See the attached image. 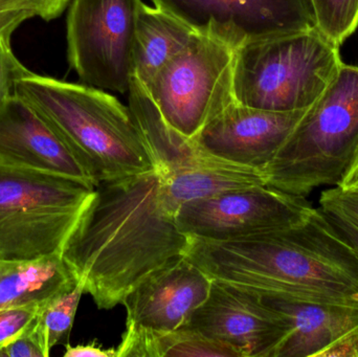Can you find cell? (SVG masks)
<instances>
[{
	"label": "cell",
	"instance_id": "obj_1",
	"mask_svg": "<svg viewBox=\"0 0 358 357\" xmlns=\"http://www.w3.org/2000/svg\"><path fill=\"white\" fill-rule=\"evenodd\" d=\"M163 176L150 171L101 182L62 258L100 309L122 304L147 276L185 256L191 237L179 230Z\"/></svg>",
	"mask_w": 358,
	"mask_h": 357
},
{
	"label": "cell",
	"instance_id": "obj_2",
	"mask_svg": "<svg viewBox=\"0 0 358 357\" xmlns=\"http://www.w3.org/2000/svg\"><path fill=\"white\" fill-rule=\"evenodd\" d=\"M185 257L212 280L307 303L358 307V253L321 209L239 240L191 238Z\"/></svg>",
	"mask_w": 358,
	"mask_h": 357
},
{
	"label": "cell",
	"instance_id": "obj_3",
	"mask_svg": "<svg viewBox=\"0 0 358 357\" xmlns=\"http://www.w3.org/2000/svg\"><path fill=\"white\" fill-rule=\"evenodd\" d=\"M15 94L29 103L63 138L96 187L155 169L129 107L105 90L27 69L16 82Z\"/></svg>",
	"mask_w": 358,
	"mask_h": 357
},
{
	"label": "cell",
	"instance_id": "obj_4",
	"mask_svg": "<svg viewBox=\"0 0 358 357\" xmlns=\"http://www.w3.org/2000/svg\"><path fill=\"white\" fill-rule=\"evenodd\" d=\"M357 146L358 66L343 63L263 168L266 186L304 197L321 187L338 186Z\"/></svg>",
	"mask_w": 358,
	"mask_h": 357
},
{
	"label": "cell",
	"instance_id": "obj_5",
	"mask_svg": "<svg viewBox=\"0 0 358 357\" xmlns=\"http://www.w3.org/2000/svg\"><path fill=\"white\" fill-rule=\"evenodd\" d=\"M342 64L340 48L317 27L245 44L236 50V102L278 112L306 110Z\"/></svg>",
	"mask_w": 358,
	"mask_h": 357
},
{
	"label": "cell",
	"instance_id": "obj_6",
	"mask_svg": "<svg viewBox=\"0 0 358 357\" xmlns=\"http://www.w3.org/2000/svg\"><path fill=\"white\" fill-rule=\"evenodd\" d=\"M94 191L75 178L0 165V262L62 255Z\"/></svg>",
	"mask_w": 358,
	"mask_h": 357
},
{
	"label": "cell",
	"instance_id": "obj_7",
	"mask_svg": "<svg viewBox=\"0 0 358 357\" xmlns=\"http://www.w3.org/2000/svg\"><path fill=\"white\" fill-rule=\"evenodd\" d=\"M235 54L231 46L196 34L146 88L164 119L179 133L195 138L236 102Z\"/></svg>",
	"mask_w": 358,
	"mask_h": 357
},
{
	"label": "cell",
	"instance_id": "obj_8",
	"mask_svg": "<svg viewBox=\"0 0 358 357\" xmlns=\"http://www.w3.org/2000/svg\"><path fill=\"white\" fill-rule=\"evenodd\" d=\"M142 2L71 0L66 22L67 57L82 83L105 92H129Z\"/></svg>",
	"mask_w": 358,
	"mask_h": 357
},
{
	"label": "cell",
	"instance_id": "obj_9",
	"mask_svg": "<svg viewBox=\"0 0 358 357\" xmlns=\"http://www.w3.org/2000/svg\"><path fill=\"white\" fill-rule=\"evenodd\" d=\"M304 196L256 186L183 203L179 230L199 240H239L296 226L315 211Z\"/></svg>",
	"mask_w": 358,
	"mask_h": 357
},
{
	"label": "cell",
	"instance_id": "obj_10",
	"mask_svg": "<svg viewBox=\"0 0 358 357\" xmlns=\"http://www.w3.org/2000/svg\"><path fill=\"white\" fill-rule=\"evenodd\" d=\"M155 6L234 50L317 29L313 0H151Z\"/></svg>",
	"mask_w": 358,
	"mask_h": 357
},
{
	"label": "cell",
	"instance_id": "obj_11",
	"mask_svg": "<svg viewBox=\"0 0 358 357\" xmlns=\"http://www.w3.org/2000/svg\"><path fill=\"white\" fill-rule=\"evenodd\" d=\"M183 327L233 348L240 357H273L290 331L287 319L255 291L217 280Z\"/></svg>",
	"mask_w": 358,
	"mask_h": 357
},
{
	"label": "cell",
	"instance_id": "obj_12",
	"mask_svg": "<svg viewBox=\"0 0 358 357\" xmlns=\"http://www.w3.org/2000/svg\"><path fill=\"white\" fill-rule=\"evenodd\" d=\"M304 112L263 110L235 102L206 124L192 140L210 156L262 171Z\"/></svg>",
	"mask_w": 358,
	"mask_h": 357
},
{
	"label": "cell",
	"instance_id": "obj_13",
	"mask_svg": "<svg viewBox=\"0 0 358 357\" xmlns=\"http://www.w3.org/2000/svg\"><path fill=\"white\" fill-rule=\"evenodd\" d=\"M212 279L179 256L147 276L122 304L126 309V329L168 333L185 324L208 299Z\"/></svg>",
	"mask_w": 358,
	"mask_h": 357
},
{
	"label": "cell",
	"instance_id": "obj_14",
	"mask_svg": "<svg viewBox=\"0 0 358 357\" xmlns=\"http://www.w3.org/2000/svg\"><path fill=\"white\" fill-rule=\"evenodd\" d=\"M0 165L66 176L96 188L63 138L17 94L0 106Z\"/></svg>",
	"mask_w": 358,
	"mask_h": 357
},
{
	"label": "cell",
	"instance_id": "obj_15",
	"mask_svg": "<svg viewBox=\"0 0 358 357\" xmlns=\"http://www.w3.org/2000/svg\"><path fill=\"white\" fill-rule=\"evenodd\" d=\"M257 295L290 324L289 333L273 357H322L328 348L358 326V307Z\"/></svg>",
	"mask_w": 358,
	"mask_h": 357
},
{
	"label": "cell",
	"instance_id": "obj_16",
	"mask_svg": "<svg viewBox=\"0 0 358 357\" xmlns=\"http://www.w3.org/2000/svg\"><path fill=\"white\" fill-rule=\"evenodd\" d=\"M128 94L129 109L161 173L200 167L217 159L202 152L192 138L169 125L149 94L136 79H132Z\"/></svg>",
	"mask_w": 358,
	"mask_h": 357
},
{
	"label": "cell",
	"instance_id": "obj_17",
	"mask_svg": "<svg viewBox=\"0 0 358 357\" xmlns=\"http://www.w3.org/2000/svg\"><path fill=\"white\" fill-rule=\"evenodd\" d=\"M173 15L142 2L132 52L134 78L148 87L159 71L196 36Z\"/></svg>",
	"mask_w": 358,
	"mask_h": 357
},
{
	"label": "cell",
	"instance_id": "obj_18",
	"mask_svg": "<svg viewBox=\"0 0 358 357\" xmlns=\"http://www.w3.org/2000/svg\"><path fill=\"white\" fill-rule=\"evenodd\" d=\"M62 255L25 262H0V312L42 305L78 284Z\"/></svg>",
	"mask_w": 358,
	"mask_h": 357
},
{
	"label": "cell",
	"instance_id": "obj_19",
	"mask_svg": "<svg viewBox=\"0 0 358 357\" xmlns=\"http://www.w3.org/2000/svg\"><path fill=\"white\" fill-rule=\"evenodd\" d=\"M161 174L166 201L176 214L183 203L189 201L266 184L261 170L221 159L192 169Z\"/></svg>",
	"mask_w": 358,
	"mask_h": 357
},
{
	"label": "cell",
	"instance_id": "obj_20",
	"mask_svg": "<svg viewBox=\"0 0 358 357\" xmlns=\"http://www.w3.org/2000/svg\"><path fill=\"white\" fill-rule=\"evenodd\" d=\"M115 350L117 357H240L233 348L183 326L168 333L126 329Z\"/></svg>",
	"mask_w": 358,
	"mask_h": 357
},
{
	"label": "cell",
	"instance_id": "obj_21",
	"mask_svg": "<svg viewBox=\"0 0 358 357\" xmlns=\"http://www.w3.org/2000/svg\"><path fill=\"white\" fill-rule=\"evenodd\" d=\"M83 293V284L78 282L73 289L58 293L40 306L36 324L48 354L54 346L69 337Z\"/></svg>",
	"mask_w": 358,
	"mask_h": 357
},
{
	"label": "cell",
	"instance_id": "obj_22",
	"mask_svg": "<svg viewBox=\"0 0 358 357\" xmlns=\"http://www.w3.org/2000/svg\"><path fill=\"white\" fill-rule=\"evenodd\" d=\"M317 29L340 48L358 27V0H313Z\"/></svg>",
	"mask_w": 358,
	"mask_h": 357
},
{
	"label": "cell",
	"instance_id": "obj_23",
	"mask_svg": "<svg viewBox=\"0 0 358 357\" xmlns=\"http://www.w3.org/2000/svg\"><path fill=\"white\" fill-rule=\"evenodd\" d=\"M320 209L330 219L358 234V189L331 187L322 193Z\"/></svg>",
	"mask_w": 358,
	"mask_h": 357
},
{
	"label": "cell",
	"instance_id": "obj_24",
	"mask_svg": "<svg viewBox=\"0 0 358 357\" xmlns=\"http://www.w3.org/2000/svg\"><path fill=\"white\" fill-rule=\"evenodd\" d=\"M10 34L0 35V106L15 94L16 82L27 71L13 52Z\"/></svg>",
	"mask_w": 358,
	"mask_h": 357
},
{
	"label": "cell",
	"instance_id": "obj_25",
	"mask_svg": "<svg viewBox=\"0 0 358 357\" xmlns=\"http://www.w3.org/2000/svg\"><path fill=\"white\" fill-rule=\"evenodd\" d=\"M41 305L21 306L0 312V348L18 337L37 316Z\"/></svg>",
	"mask_w": 358,
	"mask_h": 357
},
{
	"label": "cell",
	"instance_id": "obj_26",
	"mask_svg": "<svg viewBox=\"0 0 358 357\" xmlns=\"http://www.w3.org/2000/svg\"><path fill=\"white\" fill-rule=\"evenodd\" d=\"M36 324V318L27 329L0 348V357H48Z\"/></svg>",
	"mask_w": 358,
	"mask_h": 357
},
{
	"label": "cell",
	"instance_id": "obj_27",
	"mask_svg": "<svg viewBox=\"0 0 358 357\" xmlns=\"http://www.w3.org/2000/svg\"><path fill=\"white\" fill-rule=\"evenodd\" d=\"M71 0H0V13L20 10L50 21L62 14Z\"/></svg>",
	"mask_w": 358,
	"mask_h": 357
},
{
	"label": "cell",
	"instance_id": "obj_28",
	"mask_svg": "<svg viewBox=\"0 0 358 357\" xmlns=\"http://www.w3.org/2000/svg\"><path fill=\"white\" fill-rule=\"evenodd\" d=\"M322 357H358V326L328 348Z\"/></svg>",
	"mask_w": 358,
	"mask_h": 357
},
{
	"label": "cell",
	"instance_id": "obj_29",
	"mask_svg": "<svg viewBox=\"0 0 358 357\" xmlns=\"http://www.w3.org/2000/svg\"><path fill=\"white\" fill-rule=\"evenodd\" d=\"M65 357H117V350L103 349L96 341L87 345L66 346Z\"/></svg>",
	"mask_w": 358,
	"mask_h": 357
},
{
	"label": "cell",
	"instance_id": "obj_30",
	"mask_svg": "<svg viewBox=\"0 0 358 357\" xmlns=\"http://www.w3.org/2000/svg\"><path fill=\"white\" fill-rule=\"evenodd\" d=\"M33 18L31 15L20 10L0 13V35L10 34L12 35L21 23Z\"/></svg>",
	"mask_w": 358,
	"mask_h": 357
},
{
	"label": "cell",
	"instance_id": "obj_31",
	"mask_svg": "<svg viewBox=\"0 0 358 357\" xmlns=\"http://www.w3.org/2000/svg\"><path fill=\"white\" fill-rule=\"evenodd\" d=\"M338 187L345 189H358V146L348 169L345 172Z\"/></svg>",
	"mask_w": 358,
	"mask_h": 357
},
{
	"label": "cell",
	"instance_id": "obj_32",
	"mask_svg": "<svg viewBox=\"0 0 358 357\" xmlns=\"http://www.w3.org/2000/svg\"><path fill=\"white\" fill-rule=\"evenodd\" d=\"M329 218V217H328ZM330 219V218H329ZM331 220V219H330ZM332 224H334V226H336V228H338V231H340L341 233H342L343 236L345 237V238L347 239V240L349 241V242L351 243V245L355 247V249H357V252L358 253V234L357 233L353 232V231L349 230L348 228H346V226H342V224H338V222L334 221V220H331Z\"/></svg>",
	"mask_w": 358,
	"mask_h": 357
}]
</instances>
